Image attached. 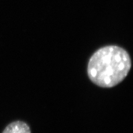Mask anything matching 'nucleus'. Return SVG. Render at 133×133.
<instances>
[{
	"label": "nucleus",
	"instance_id": "1",
	"mask_svg": "<svg viewBox=\"0 0 133 133\" xmlns=\"http://www.w3.org/2000/svg\"><path fill=\"white\" fill-rule=\"evenodd\" d=\"M131 68L128 52L118 46L100 48L91 56L88 64L90 80L101 88H112L122 82Z\"/></svg>",
	"mask_w": 133,
	"mask_h": 133
},
{
	"label": "nucleus",
	"instance_id": "2",
	"mask_svg": "<svg viewBox=\"0 0 133 133\" xmlns=\"http://www.w3.org/2000/svg\"><path fill=\"white\" fill-rule=\"evenodd\" d=\"M2 133H31V130L26 123L16 121L8 124Z\"/></svg>",
	"mask_w": 133,
	"mask_h": 133
}]
</instances>
